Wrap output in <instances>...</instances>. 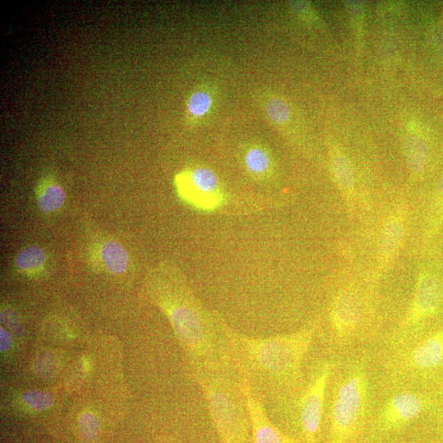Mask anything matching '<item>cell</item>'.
I'll return each mask as SVG.
<instances>
[{"instance_id": "1", "label": "cell", "mask_w": 443, "mask_h": 443, "mask_svg": "<svg viewBox=\"0 0 443 443\" xmlns=\"http://www.w3.org/2000/svg\"><path fill=\"white\" fill-rule=\"evenodd\" d=\"M223 326L232 364L267 414L298 424L300 400L307 384L304 364L318 333L317 322L269 338L240 334L223 320Z\"/></svg>"}, {"instance_id": "2", "label": "cell", "mask_w": 443, "mask_h": 443, "mask_svg": "<svg viewBox=\"0 0 443 443\" xmlns=\"http://www.w3.org/2000/svg\"><path fill=\"white\" fill-rule=\"evenodd\" d=\"M371 358L363 352L338 362L328 388V443H356L371 415Z\"/></svg>"}, {"instance_id": "3", "label": "cell", "mask_w": 443, "mask_h": 443, "mask_svg": "<svg viewBox=\"0 0 443 443\" xmlns=\"http://www.w3.org/2000/svg\"><path fill=\"white\" fill-rule=\"evenodd\" d=\"M193 380L203 393L223 443H252L251 416L242 380L234 364H189Z\"/></svg>"}, {"instance_id": "4", "label": "cell", "mask_w": 443, "mask_h": 443, "mask_svg": "<svg viewBox=\"0 0 443 443\" xmlns=\"http://www.w3.org/2000/svg\"><path fill=\"white\" fill-rule=\"evenodd\" d=\"M380 371L389 390L443 391V326L433 328L403 345L384 348Z\"/></svg>"}, {"instance_id": "5", "label": "cell", "mask_w": 443, "mask_h": 443, "mask_svg": "<svg viewBox=\"0 0 443 443\" xmlns=\"http://www.w3.org/2000/svg\"><path fill=\"white\" fill-rule=\"evenodd\" d=\"M375 415L380 433L400 431L424 416L431 415L443 401V391L420 389H391Z\"/></svg>"}, {"instance_id": "6", "label": "cell", "mask_w": 443, "mask_h": 443, "mask_svg": "<svg viewBox=\"0 0 443 443\" xmlns=\"http://www.w3.org/2000/svg\"><path fill=\"white\" fill-rule=\"evenodd\" d=\"M443 307V282L435 275H421L410 307L398 328L386 339L385 348L397 347L428 332V324Z\"/></svg>"}, {"instance_id": "7", "label": "cell", "mask_w": 443, "mask_h": 443, "mask_svg": "<svg viewBox=\"0 0 443 443\" xmlns=\"http://www.w3.org/2000/svg\"><path fill=\"white\" fill-rule=\"evenodd\" d=\"M338 361L321 360L313 364L300 400L298 424L304 443H319V434L325 414L330 378Z\"/></svg>"}, {"instance_id": "8", "label": "cell", "mask_w": 443, "mask_h": 443, "mask_svg": "<svg viewBox=\"0 0 443 443\" xmlns=\"http://www.w3.org/2000/svg\"><path fill=\"white\" fill-rule=\"evenodd\" d=\"M242 385L247 398L251 420L252 443H304L302 437H296L282 431L274 423L265 407L249 391L242 380Z\"/></svg>"}, {"instance_id": "9", "label": "cell", "mask_w": 443, "mask_h": 443, "mask_svg": "<svg viewBox=\"0 0 443 443\" xmlns=\"http://www.w3.org/2000/svg\"><path fill=\"white\" fill-rule=\"evenodd\" d=\"M185 196L192 204L202 209H212L220 201V183L216 174L207 167L193 169L187 177Z\"/></svg>"}, {"instance_id": "10", "label": "cell", "mask_w": 443, "mask_h": 443, "mask_svg": "<svg viewBox=\"0 0 443 443\" xmlns=\"http://www.w3.org/2000/svg\"><path fill=\"white\" fill-rule=\"evenodd\" d=\"M240 161L245 170L253 179L267 182L273 178L274 163L269 150L259 143H249L244 146L240 153Z\"/></svg>"}, {"instance_id": "11", "label": "cell", "mask_w": 443, "mask_h": 443, "mask_svg": "<svg viewBox=\"0 0 443 443\" xmlns=\"http://www.w3.org/2000/svg\"><path fill=\"white\" fill-rule=\"evenodd\" d=\"M216 92L213 85H200L189 96L187 102V118L189 124L195 126L208 117L214 109Z\"/></svg>"}, {"instance_id": "12", "label": "cell", "mask_w": 443, "mask_h": 443, "mask_svg": "<svg viewBox=\"0 0 443 443\" xmlns=\"http://www.w3.org/2000/svg\"><path fill=\"white\" fill-rule=\"evenodd\" d=\"M262 111L267 119L274 127H282L290 123L292 117L291 107L286 100L269 90L261 92L258 96Z\"/></svg>"}, {"instance_id": "13", "label": "cell", "mask_w": 443, "mask_h": 443, "mask_svg": "<svg viewBox=\"0 0 443 443\" xmlns=\"http://www.w3.org/2000/svg\"><path fill=\"white\" fill-rule=\"evenodd\" d=\"M403 149L411 171L415 174L422 173L429 157L428 145L425 141L415 133H408L404 137Z\"/></svg>"}, {"instance_id": "14", "label": "cell", "mask_w": 443, "mask_h": 443, "mask_svg": "<svg viewBox=\"0 0 443 443\" xmlns=\"http://www.w3.org/2000/svg\"><path fill=\"white\" fill-rule=\"evenodd\" d=\"M103 263L110 273L121 274L127 270L129 258L126 249L114 240H109L101 247Z\"/></svg>"}, {"instance_id": "15", "label": "cell", "mask_w": 443, "mask_h": 443, "mask_svg": "<svg viewBox=\"0 0 443 443\" xmlns=\"http://www.w3.org/2000/svg\"><path fill=\"white\" fill-rule=\"evenodd\" d=\"M404 236L403 225L401 222L394 219L385 227L381 236L380 251L385 259L393 255L402 243Z\"/></svg>"}, {"instance_id": "16", "label": "cell", "mask_w": 443, "mask_h": 443, "mask_svg": "<svg viewBox=\"0 0 443 443\" xmlns=\"http://www.w3.org/2000/svg\"><path fill=\"white\" fill-rule=\"evenodd\" d=\"M46 255L44 249L32 246L25 248L17 256L15 263L18 268L25 272H32L45 265Z\"/></svg>"}, {"instance_id": "17", "label": "cell", "mask_w": 443, "mask_h": 443, "mask_svg": "<svg viewBox=\"0 0 443 443\" xmlns=\"http://www.w3.org/2000/svg\"><path fill=\"white\" fill-rule=\"evenodd\" d=\"M66 196L63 189L57 184L47 187L38 198V206L42 212H54L62 207Z\"/></svg>"}, {"instance_id": "18", "label": "cell", "mask_w": 443, "mask_h": 443, "mask_svg": "<svg viewBox=\"0 0 443 443\" xmlns=\"http://www.w3.org/2000/svg\"><path fill=\"white\" fill-rule=\"evenodd\" d=\"M335 178L343 189L350 190L354 186V172L349 161L343 154H335L332 160Z\"/></svg>"}, {"instance_id": "19", "label": "cell", "mask_w": 443, "mask_h": 443, "mask_svg": "<svg viewBox=\"0 0 443 443\" xmlns=\"http://www.w3.org/2000/svg\"><path fill=\"white\" fill-rule=\"evenodd\" d=\"M101 424L96 415L92 412L83 413L79 418V430L81 440L85 442H92L100 433Z\"/></svg>"}, {"instance_id": "20", "label": "cell", "mask_w": 443, "mask_h": 443, "mask_svg": "<svg viewBox=\"0 0 443 443\" xmlns=\"http://www.w3.org/2000/svg\"><path fill=\"white\" fill-rule=\"evenodd\" d=\"M25 405L33 410L42 411L48 410L54 404V397L48 391H30L21 397Z\"/></svg>"}, {"instance_id": "21", "label": "cell", "mask_w": 443, "mask_h": 443, "mask_svg": "<svg viewBox=\"0 0 443 443\" xmlns=\"http://www.w3.org/2000/svg\"><path fill=\"white\" fill-rule=\"evenodd\" d=\"M36 369L39 374L49 377L55 371L56 361L52 355H42L36 362Z\"/></svg>"}, {"instance_id": "22", "label": "cell", "mask_w": 443, "mask_h": 443, "mask_svg": "<svg viewBox=\"0 0 443 443\" xmlns=\"http://www.w3.org/2000/svg\"><path fill=\"white\" fill-rule=\"evenodd\" d=\"M2 320H4L7 326L10 327L16 337H21L23 335V329H21L19 320L14 313L10 311L3 312Z\"/></svg>"}, {"instance_id": "23", "label": "cell", "mask_w": 443, "mask_h": 443, "mask_svg": "<svg viewBox=\"0 0 443 443\" xmlns=\"http://www.w3.org/2000/svg\"><path fill=\"white\" fill-rule=\"evenodd\" d=\"M430 418L434 420L443 435V401L433 414L430 415Z\"/></svg>"}, {"instance_id": "24", "label": "cell", "mask_w": 443, "mask_h": 443, "mask_svg": "<svg viewBox=\"0 0 443 443\" xmlns=\"http://www.w3.org/2000/svg\"><path fill=\"white\" fill-rule=\"evenodd\" d=\"M0 347H1V351H6L8 350V348L11 347V338L10 334H8L6 330L3 328L0 329Z\"/></svg>"}, {"instance_id": "25", "label": "cell", "mask_w": 443, "mask_h": 443, "mask_svg": "<svg viewBox=\"0 0 443 443\" xmlns=\"http://www.w3.org/2000/svg\"><path fill=\"white\" fill-rule=\"evenodd\" d=\"M434 38H435L436 44L437 45L438 50H440V53L443 58V29L437 28L435 30V34H434Z\"/></svg>"}, {"instance_id": "26", "label": "cell", "mask_w": 443, "mask_h": 443, "mask_svg": "<svg viewBox=\"0 0 443 443\" xmlns=\"http://www.w3.org/2000/svg\"><path fill=\"white\" fill-rule=\"evenodd\" d=\"M84 369L85 371H89L90 369V363L89 360L84 359L83 361Z\"/></svg>"}, {"instance_id": "27", "label": "cell", "mask_w": 443, "mask_h": 443, "mask_svg": "<svg viewBox=\"0 0 443 443\" xmlns=\"http://www.w3.org/2000/svg\"><path fill=\"white\" fill-rule=\"evenodd\" d=\"M440 192L441 196L443 197V173L442 174L440 180Z\"/></svg>"}, {"instance_id": "28", "label": "cell", "mask_w": 443, "mask_h": 443, "mask_svg": "<svg viewBox=\"0 0 443 443\" xmlns=\"http://www.w3.org/2000/svg\"><path fill=\"white\" fill-rule=\"evenodd\" d=\"M166 443H169V442H166Z\"/></svg>"}]
</instances>
